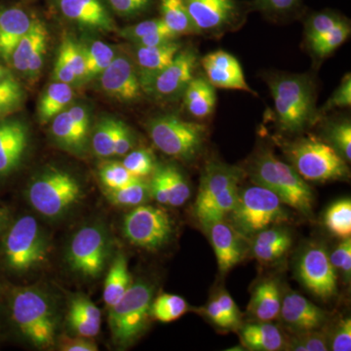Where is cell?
I'll return each mask as SVG.
<instances>
[{
  "label": "cell",
  "instance_id": "obj_3",
  "mask_svg": "<svg viewBox=\"0 0 351 351\" xmlns=\"http://www.w3.org/2000/svg\"><path fill=\"white\" fill-rule=\"evenodd\" d=\"M252 176L260 186L276 193L283 204L309 216L313 212V191L297 171L279 160L271 152H263L256 158Z\"/></svg>",
  "mask_w": 351,
  "mask_h": 351
},
{
  "label": "cell",
  "instance_id": "obj_55",
  "mask_svg": "<svg viewBox=\"0 0 351 351\" xmlns=\"http://www.w3.org/2000/svg\"><path fill=\"white\" fill-rule=\"evenodd\" d=\"M351 105V77L350 73L341 80V85L334 92L325 106V110L332 108L350 107Z\"/></svg>",
  "mask_w": 351,
  "mask_h": 351
},
{
  "label": "cell",
  "instance_id": "obj_20",
  "mask_svg": "<svg viewBox=\"0 0 351 351\" xmlns=\"http://www.w3.org/2000/svg\"><path fill=\"white\" fill-rule=\"evenodd\" d=\"M279 315L286 324L301 332L318 329L327 319L325 311L295 292L284 295Z\"/></svg>",
  "mask_w": 351,
  "mask_h": 351
},
{
  "label": "cell",
  "instance_id": "obj_19",
  "mask_svg": "<svg viewBox=\"0 0 351 351\" xmlns=\"http://www.w3.org/2000/svg\"><path fill=\"white\" fill-rule=\"evenodd\" d=\"M201 64L206 73L208 82L214 87L240 90L254 94L245 80L243 69L239 60L230 53L223 50L209 53L203 58Z\"/></svg>",
  "mask_w": 351,
  "mask_h": 351
},
{
  "label": "cell",
  "instance_id": "obj_49",
  "mask_svg": "<svg viewBox=\"0 0 351 351\" xmlns=\"http://www.w3.org/2000/svg\"><path fill=\"white\" fill-rule=\"evenodd\" d=\"M291 350L297 351H326L328 339L324 334L313 331L302 332L301 336L289 343Z\"/></svg>",
  "mask_w": 351,
  "mask_h": 351
},
{
  "label": "cell",
  "instance_id": "obj_59",
  "mask_svg": "<svg viewBox=\"0 0 351 351\" xmlns=\"http://www.w3.org/2000/svg\"><path fill=\"white\" fill-rule=\"evenodd\" d=\"M216 299L221 309H223V313H226V317L232 323V329L239 327L240 320H241V313H240L239 307H237L235 302L233 301L232 298L225 291H221Z\"/></svg>",
  "mask_w": 351,
  "mask_h": 351
},
{
  "label": "cell",
  "instance_id": "obj_12",
  "mask_svg": "<svg viewBox=\"0 0 351 351\" xmlns=\"http://www.w3.org/2000/svg\"><path fill=\"white\" fill-rule=\"evenodd\" d=\"M298 274L304 287L316 297L328 300L337 293L338 276L324 248L311 246L302 253Z\"/></svg>",
  "mask_w": 351,
  "mask_h": 351
},
{
  "label": "cell",
  "instance_id": "obj_57",
  "mask_svg": "<svg viewBox=\"0 0 351 351\" xmlns=\"http://www.w3.org/2000/svg\"><path fill=\"white\" fill-rule=\"evenodd\" d=\"M151 195L154 200L162 205H169V195L160 167L156 166V169L152 172V178L149 182Z\"/></svg>",
  "mask_w": 351,
  "mask_h": 351
},
{
  "label": "cell",
  "instance_id": "obj_22",
  "mask_svg": "<svg viewBox=\"0 0 351 351\" xmlns=\"http://www.w3.org/2000/svg\"><path fill=\"white\" fill-rule=\"evenodd\" d=\"M208 230L218 261L219 271L225 274L241 262L243 258L242 235L225 221L212 223L208 226Z\"/></svg>",
  "mask_w": 351,
  "mask_h": 351
},
{
  "label": "cell",
  "instance_id": "obj_5",
  "mask_svg": "<svg viewBox=\"0 0 351 351\" xmlns=\"http://www.w3.org/2000/svg\"><path fill=\"white\" fill-rule=\"evenodd\" d=\"M269 87L281 128L288 132L304 130L315 113L313 88L308 78L277 75L270 80Z\"/></svg>",
  "mask_w": 351,
  "mask_h": 351
},
{
  "label": "cell",
  "instance_id": "obj_61",
  "mask_svg": "<svg viewBox=\"0 0 351 351\" xmlns=\"http://www.w3.org/2000/svg\"><path fill=\"white\" fill-rule=\"evenodd\" d=\"M177 38L173 32L170 31L157 32L154 34H149L145 38L138 39L136 41V45L145 46V47H154V46L163 45L171 41H174Z\"/></svg>",
  "mask_w": 351,
  "mask_h": 351
},
{
  "label": "cell",
  "instance_id": "obj_9",
  "mask_svg": "<svg viewBox=\"0 0 351 351\" xmlns=\"http://www.w3.org/2000/svg\"><path fill=\"white\" fill-rule=\"evenodd\" d=\"M147 131L159 151L182 160H191L202 147L206 129L195 122L167 114L152 119Z\"/></svg>",
  "mask_w": 351,
  "mask_h": 351
},
{
  "label": "cell",
  "instance_id": "obj_38",
  "mask_svg": "<svg viewBox=\"0 0 351 351\" xmlns=\"http://www.w3.org/2000/svg\"><path fill=\"white\" fill-rule=\"evenodd\" d=\"M189 311L188 302L177 295L162 294L152 301L151 315L162 323H170L181 318Z\"/></svg>",
  "mask_w": 351,
  "mask_h": 351
},
{
  "label": "cell",
  "instance_id": "obj_29",
  "mask_svg": "<svg viewBox=\"0 0 351 351\" xmlns=\"http://www.w3.org/2000/svg\"><path fill=\"white\" fill-rule=\"evenodd\" d=\"M184 105L195 119H205L213 113L217 96L215 87L204 77H193L184 92Z\"/></svg>",
  "mask_w": 351,
  "mask_h": 351
},
{
  "label": "cell",
  "instance_id": "obj_50",
  "mask_svg": "<svg viewBox=\"0 0 351 351\" xmlns=\"http://www.w3.org/2000/svg\"><path fill=\"white\" fill-rule=\"evenodd\" d=\"M105 1L117 15L132 18L147 12L154 0H105Z\"/></svg>",
  "mask_w": 351,
  "mask_h": 351
},
{
  "label": "cell",
  "instance_id": "obj_46",
  "mask_svg": "<svg viewBox=\"0 0 351 351\" xmlns=\"http://www.w3.org/2000/svg\"><path fill=\"white\" fill-rule=\"evenodd\" d=\"M341 19L337 14L324 11L314 14L308 20L306 25V40L309 45L322 38L323 36L334 29Z\"/></svg>",
  "mask_w": 351,
  "mask_h": 351
},
{
  "label": "cell",
  "instance_id": "obj_24",
  "mask_svg": "<svg viewBox=\"0 0 351 351\" xmlns=\"http://www.w3.org/2000/svg\"><path fill=\"white\" fill-rule=\"evenodd\" d=\"M180 50L181 45L175 41L154 47L137 46L136 69L142 89L145 91L147 89L152 80L174 60Z\"/></svg>",
  "mask_w": 351,
  "mask_h": 351
},
{
  "label": "cell",
  "instance_id": "obj_42",
  "mask_svg": "<svg viewBox=\"0 0 351 351\" xmlns=\"http://www.w3.org/2000/svg\"><path fill=\"white\" fill-rule=\"evenodd\" d=\"M58 54L64 58L75 73L77 83L86 82V61L82 44L75 43L71 38H64Z\"/></svg>",
  "mask_w": 351,
  "mask_h": 351
},
{
  "label": "cell",
  "instance_id": "obj_35",
  "mask_svg": "<svg viewBox=\"0 0 351 351\" xmlns=\"http://www.w3.org/2000/svg\"><path fill=\"white\" fill-rule=\"evenodd\" d=\"M327 230L341 239H350L351 235V201L345 198L332 203L324 217Z\"/></svg>",
  "mask_w": 351,
  "mask_h": 351
},
{
  "label": "cell",
  "instance_id": "obj_45",
  "mask_svg": "<svg viewBox=\"0 0 351 351\" xmlns=\"http://www.w3.org/2000/svg\"><path fill=\"white\" fill-rule=\"evenodd\" d=\"M122 164L132 175L137 178H144L152 174L156 166L154 154L145 149L129 152Z\"/></svg>",
  "mask_w": 351,
  "mask_h": 351
},
{
  "label": "cell",
  "instance_id": "obj_51",
  "mask_svg": "<svg viewBox=\"0 0 351 351\" xmlns=\"http://www.w3.org/2000/svg\"><path fill=\"white\" fill-rule=\"evenodd\" d=\"M330 261L335 269H339L346 280H350L351 274V239H343L336 249L329 255Z\"/></svg>",
  "mask_w": 351,
  "mask_h": 351
},
{
  "label": "cell",
  "instance_id": "obj_6",
  "mask_svg": "<svg viewBox=\"0 0 351 351\" xmlns=\"http://www.w3.org/2000/svg\"><path fill=\"white\" fill-rule=\"evenodd\" d=\"M154 301V288L145 281L132 283L126 294L110 307L108 325L119 346H128L145 332Z\"/></svg>",
  "mask_w": 351,
  "mask_h": 351
},
{
  "label": "cell",
  "instance_id": "obj_4",
  "mask_svg": "<svg viewBox=\"0 0 351 351\" xmlns=\"http://www.w3.org/2000/svg\"><path fill=\"white\" fill-rule=\"evenodd\" d=\"M82 184L66 171L49 168L34 177L27 189V199L38 213L48 219L68 214L82 200Z\"/></svg>",
  "mask_w": 351,
  "mask_h": 351
},
{
  "label": "cell",
  "instance_id": "obj_13",
  "mask_svg": "<svg viewBox=\"0 0 351 351\" xmlns=\"http://www.w3.org/2000/svg\"><path fill=\"white\" fill-rule=\"evenodd\" d=\"M51 122V134L60 147L76 156H82L86 152L91 124L87 107L71 106Z\"/></svg>",
  "mask_w": 351,
  "mask_h": 351
},
{
  "label": "cell",
  "instance_id": "obj_52",
  "mask_svg": "<svg viewBox=\"0 0 351 351\" xmlns=\"http://www.w3.org/2000/svg\"><path fill=\"white\" fill-rule=\"evenodd\" d=\"M135 138L133 132L121 120H115L114 129V156H126L131 152Z\"/></svg>",
  "mask_w": 351,
  "mask_h": 351
},
{
  "label": "cell",
  "instance_id": "obj_43",
  "mask_svg": "<svg viewBox=\"0 0 351 351\" xmlns=\"http://www.w3.org/2000/svg\"><path fill=\"white\" fill-rule=\"evenodd\" d=\"M350 34V25L346 20H341L334 29L327 32L322 38L311 44V49L321 58L327 57L338 49Z\"/></svg>",
  "mask_w": 351,
  "mask_h": 351
},
{
  "label": "cell",
  "instance_id": "obj_21",
  "mask_svg": "<svg viewBox=\"0 0 351 351\" xmlns=\"http://www.w3.org/2000/svg\"><path fill=\"white\" fill-rule=\"evenodd\" d=\"M241 176V172L237 168L225 164H209L203 173L199 191L196 197V218L199 219L211 203L230 184L239 182Z\"/></svg>",
  "mask_w": 351,
  "mask_h": 351
},
{
  "label": "cell",
  "instance_id": "obj_7",
  "mask_svg": "<svg viewBox=\"0 0 351 351\" xmlns=\"http://www.w3.org/2000/svg\"><path fill=\"white\" fill-rule=\"evenodd\" d=\"M230 215L232 226L242 237L256 235L288 219L280 198L260 184L239 191L237 204Z\"/></svg>",
  "mask_w": 351,
  "mask_h": 351
},
{
  "label": "cell",
  "instance_id": "obj_23",
  "mask_svg": "<svg viewBox=\"0 0 351 351\" xmlns=\"http://www.w3.org/2000/svg\"><path fill=\"white\" fill-rule=\"evenodd\" d=\"M36 17L19 6L0 8V56L10 61L21 38L31 29Z\"/></svg>",
  "mask_w": 351,
  "mask_h": 351
},
{
  "label": "cell",
  "instance_id": "obj_32",
  "mask_svg": "<svg viewBox=\"0 0 351 351\" xmlns=\"http://www.w3.org/2000/svg\"><path fill=\"white\" fill-rule=\"evenodd\" d=\"M160 11L161 19L176 36L198 34L184 0H160Z\"/></svg>",
  "mask_w": 351,
  "mask_h": 351
},
{
  "label": "cell",
  "instance_id": "obj_28",
  "mask_svg": "<svg viewBox=\"0 0 351 351\" xmlns=\"http://www.w3.org/2000/svg\"><path fill=\"white\" fill-rule=\"evenodd\" d=\"M292 237L280 228H269L256 234L253 254L257 260L270 263L278 260L290 249Z\"/></svg>",
  "mask_w": 351,
  "mask_h": 351
},
{
  "label": "cell",
  "instance_id": "obj_44",
  "mask_svg": "<svg viewBox=\"0 0 351 351\" xmlns=\"http://www.w3.org/2000/svg\"><path fill=\"white\" fill-rule=\"evenodd\" d=\"M100 179L107 191H114L123 188L126 184H130L137 177L131 174L124 167L123 164L119 162H107L103 164L100 168Z\"/></svg>",
  "mask_w": 351,
  "mask_h": 351
},
{
  "label": "cell",
  "instance_id": "obj_18",
  "mask_svg": "<svg viewBox=\"0 0 351 351\" xmlns=\"http://www.w3.org/2000/svg\"><path fill=\"white\" fill-rule=\"evenodd\" d=\"M191 19L198 34L223 29L237 19V0H184Z\"/></svg>",
  "mask_w": 351,
  "mask_h": 351
},
{
  "label": "cell",
  "instance_id": "obj_2",
  "mask_svg": "<svg viewBox=\"0 0 351 351\" xmlns=\"http://www.w3.org/2000/svg\"><path fill=\"white\" fill-rule=\"evenodd\" d=\"M49 254V241L34 217L11 221L0 237V260L7 271L24 274L40 267Z\"/></svg>",
  "mask_w": 351,
  "mask_h": 351
},
{
  "label": "cell",
  "instance_id": "obj_36",
  "mask_svg": "<svg viewBox=\"0 0 351 351\" xmlns=\"http://www.w3.org/2000/svg\"><path fill=\"white\" fill-rule=\"evenodd\" d=\"M239 182H234L230 184L207 208L206 211L198 219L203 226L208 228L212 223L223 221L230 214L239 198Z\"/></svg>",
  "mask_w": 351,
  "mask_h": 351
},
{
  "label": "cell",
  "instance_id": "obj_63",
  "mask_svg": "<svg viewBox=\"0 0 351 351\" xmlns=\"http://www.w3.org/2000/svg\"><path fill=\"white\" fill-rule=\"evenodd\" d=\"M8 75V73H7V71L5 69L2 68L1 66H0V80H3L4 77H6V76Z\"/></svg>",
  "mask_w": 351,
  "mask_h": 351
},
{
  "label": "cell",
  "instance_id": "obj_31",
  "mask_svg": "<svg viewBox=\"0 0 351 351\" xmlns=\"http://www.w3.org/2000/svg\"><path fill=\"white\" fill-rule=\"evenodd\" d=\"M131 285L132 278L127 258L123 253H119L113 258L105 280L104 301L108 308L121 300Z\"/></svg>",
  "mask_w": 351,
  "mask_h": 351
},
{
  "label": "cell",
  "instance_id": "obj_27",
  "mask_svg": "<svg viewBox=\"0 0 351 351\" xmlns=\"http://www.w3.org/2000/svg\"><path fill=\"white\" fill-rule=\"evenodd\" d=\"M240 338L243 345L252 350L277 351L286 346L279 328L265 321L245 325L240 331Z\"/></svg>",
  "mask_w": 351,
  "mask_h": 351
},
{
  "label": "cell",
  "instance_id": "obj_60",
  "mask_svg": "<svg viewBox=\"0 0 351 351\" xmlns=\"http://www.w3.org/2000/svg\"><path fill=\"white\" fill-rule=\"evenodd\" d=\"M205 311H206L208 317H209L212 322L216 324L217 326L225 328V329H232V323H230V321L226 317V313H223L217 299L212 300V301L208 304Z\"/></svg>",
  "mask_w": 351,
  "mask_h": 351
},
{
  "label": "cell",
  "instance_id": "obj_17",
  "mask_svg": "<svg viewBox=\"0 0 351 351\" xmlns=\"http://www.w3.org/2000/svg\"><path fill=\"white\" fill-rule=\"evenodd\" d=\"M100 84L106 94L122 101L137 100L142 90L135 64L124 55L115 56L101 73Z\"/></svg>",
  "mask_w": 351,
  "mask_h": 351
},
{
  "label": "cell",
  "instance_id": "obj_64",
  "mask_svg": "<svg viewBox=\"0 0 351 351\" xmlns=\"http://www.w3.org/2000/svg\"><path fill=\"white\" fill-rule=\"evenodd\" d=\"M0 293H1V285H0Z\"/></svg>",
  "mask_w": 351,
  "mask_h": 351
},
{
  "label": "cell",
  "instance_id": "obj_48",
  "mask_svg": "<svg viewBox=\"0 0 351 351\" xmlns=\"http://www.w3.org/2000/svg\"><path fill=\"white\" fill-rule=\"evenodd\" d=\"M164 31H170V29H168L167 25H165L162 19L147 20L138 23V24L131 25V27H125V29L120 31V36L122 38L128 39L132 43H136L138 39L145 38V36H149V34Z\"/></svg>",
  "mask_w": 351,
  "mask_h": 351
},
{
  "label": "cell",
  "instance_id": "obj_53",
  "mask_svg": "<svg viewBox=\"0 0 351 351\" xmlns=\"http://www.w3.org/2000/svg\"><path fill=\"white\" fill-rule=\"evenodd\" d=\"M300 0H255L253 8L267 14H286L292 12L299 5Z\"/></svg>",
  "mask_w": 351,
  "mask_h": 351
},
{
  "label": "cell",
  "instance_id": "obj_39",
  "mask_svg": "<svg viewBox=\"0 0 351 351\" xmlns=\"http://www.w3.org/2000/svg\"><path fill=\"white\" fill-rule=\"evenodd\" d=\"M159 167L162 172L166 188H167L170 206H182L191 196V189L186 178L174 165H159Z\"/></svg>",
  "mask_w": 351,
  "mask_h": 351
},
{
  "label": "cell",
  "instance_id": "obj_47",
  "mask_svg": "<svg viewBox=\"0 0 351 351\" xmlns=\"http://www.w3.org/2000/svg\"><path fill=\"white\" fill-rule=\"evenodd\" d=\"M330 138L334 149L341 154L345 160L351 159V124L348 120L339 122L331 126L329 130Z\"/></svg>",
  "mask_w": 351,
  "mask_h": 351
},
{
  "label": "cell",
  "instance_id": "obj_58",
  "mask_svg": "<svg viewBox=\"0 0 351 351\" xmlns=\"http://www.w3.org/2000/svg\"><path fill=\"white\" fill-rule=\"evenodd\" d=\"M60 350L63 351H97L98 346L92 341V339L76 336L62 337L59 341Z\"/></svg>",
  "mask_w": 351,
  "mask_h": 351
},
{
  "label": "cell",
  "instance_id": "obj_56",
  "mask_svg": "<svg viewBox=\"0 0 351 351\" xmlns=\"http://www.w3.org/2000/svg\"><path fill=\"white\" fill-rule=\"evenodd\" d=\"M47 39L48 34H46L38 41L34 52H32V57L29 58L25 75L31 80L36 78L40 73L41 69H43L44 59H45L46 48H47Z\"/></svg>",
  "mask_w": 351,
  "mask_h": 351
},
{
  "label": "cell",
  "instance_id": "obj_14",
  "mask_svg": "<svg viewBox=\"0 0 351 351\" xmlns=\"http://www.w3.org/2000/svg\"><path fill=\"white\" fill-rule=\"evenodd\" d=\"M197 64V56L191 49L180 50L174 60L152 80L145 91L160 99H175L184 94Z\"/></svg>",
  "mask_w": 351,
  "mask_h": 351
},
{
  "label": "cell",
  "instance_id": "obj_37",
  "mask_svg": "<svg viewBox=\"0 0 351 351\" xmlns=\"http://www.w3.org/2000/svg\"><path fill=\"white\" fill-rule=\"evenodd\" d=\"M86 61V82L100 76L110 66L117 54L112 47L100 40H94L88 45H83Z\"/></svg>",
  "mask_w": 351,
  "mask_h": 351
},
{
  "label": "cell",
  "instance_id": "obj_10",
  "mask_svg": "<svg viewBox=\"0 0 351 351\" xmlns=\"http://www.w3.org/2000/svg\"><path fill=\"white\" fill-rule=\"evenodd\" d=\"M110 255V237L99 223L80 228L69 242L66 262L69 269L86 278H98Z\"/></svg>",
  "mask_w": 351,
  "mask_h": 351
},
{
  "label": "cell",
  "instance_id": "obj_33",
  "mask_svg": "<svg viewBox=\"0 0 351 351\" xmlns=\"http://www.w3.org/2000/svg\"><path fill=\"white\" fill-rule=\"evenodd\" d=\"M46 34H48L46 25L36 18L31 29L21 38L19 43L16 45L15 49L13 50L12 55H11L10 61L9 62L12 63V66L16 71L25 75L29 58L32 57L36 44Z\"/></svg>",
  "mask_w": 351,
  "mask_h": 351
},
{
  "label": "cell",
  "instance_id": "obj_16",
  "mask_svg": "<svg viewBox=\"0 0 351 351\" xmlns=\"http://www.w3.org/2000/svg\"><path fill=\"white\" fill-rule=\"evenodd\" d=\"M27 124L18 119H0V181L20 167L29 147Z\"/></svg>",
  "mask_w": 351,
  "mask_h": 351
},
{
  "label": "cell",
  "instance_id": "obj_34",
  "mask_svg": "<svg viewBox=\"0 0 351 351\" xmlns=\"http://www.w3.org/2000/svg\"><path fill=\"white\" fill-rule=\"evenodd\" d=\"M108 197L117 206H140L152 197L149 184L142 178H137L123 188L108 191Z\"/></svg>",
  "mask_w": 351,
  "mask_h": 351
},
{
  "label": "cell",
  "instance_id": "obj_11",
  "mask_svg": "<svg viewBox=\"0 0 351 351\" xmlns=\"http://www.w3.org/2000/svg\"><path fill=\"white\" fill-rule=\"evenodd\" d=\"M174 232L167 212L152 205L134 208L123 219V233L131 244L145 250H158L167 244Z\"/></svg>",
  "mask_w": 351,
  "mask_h": 351
},
{
  "label": "cell",
  "instance_id": "obj_62",
  "mask_svg": "<svg viewBox=\"0 0 351 351\" xmlns=\"http://www.w3.org/2000/svg\"><path fill=\"white\" fill-rule=\"evenodd\" d=\"M11 223L10 212L6 207L0 205V237L5 232L7 226Z\"/></svg>",
  "mask_w": 351,
  "mask_h": 351
},
{
  "label": "cell",
  "instance_id": "obj_25",
  "mask_svg": "<svg viewBox=\"0 0 351 351\" xmlns=\"http://www.w3.org/2000/svg\"><path fill=\"white\" fill-rule=\"evenodd\" d=\"M68 324L76 336L94 338L100 332V309L89 298L76 295L69 300Z\"/></svg>",
  "mask_w": 351,
  "mask_h": 351
},
{
  "label": "cell",
  "instance_id": "obj_40",
  "mask_svg": "<svg viewBox=\"0 0 351 351\" xmlns=\"http://www.w3.org/2000/svg\"><path fill=\"white\" fill-rule=\"evenodd\" d=\"M115 119L104 117L95 126L91 134V147L94 154L101 158L114 156Z\"/></svg>",
  "mask_w": 351,
  "mask_h": 351
},
{
  "label": "cell",
  "instance_id": "obj_30",
  "mask_svg": "<svg viewBox=\"0 0 351 351\" xmlns=\"http://www.w3.org/2000/svg\"><path fill=\"white\" fill-rule=\"evenodd\" d=\"M75 97V91L68 83L55 82L44 90L38 103V119L40 123L52 121L56 115L66 110Z\"/></svg>",
  "mask_w": 351,
  "mask_h": 351
},
{
  "label": "cell",
  "instance_id": "obj_15",
  "mask_svg": "<svg viewBox=\"0 0 351 351\" xmlns=\"http://www.w3.org/2000/svg\"><path fill=\"white\" fill-rule=\"evenodd\" d=\"M64 19L89 31H117L110 7L105 0H53Z\"/></svg>",
  "mask_w": 351,
  "mask_h": 351
},
{
  "label": "cell",
  "instance_id": "obj_54",
  "mask_svg": "<svg viewBox=\"0 0 351 351\" xmlns=\"http://www.w3.org/2000/svg\"><path fill=\"white\" fill-rule=\"evenodd\" d=\"M334 351L351 350V320L345 318L339 322L338 326L335 329L334 335L330 346Z\"/></svg>",
  "mask_w": 351,
  "mask_h": 351
},
{
  "label": "cell",
  "instance_id": "obj_26",
  "mask_svg": "<svg viewBox=\"0 0 351 351\" xmlns=\"http://www.w3.org/2000/svg\"><path fill=\"white\" fill-rule=\"evenodd\" d=\"M280 289L276 279H265L254 290L249 311L258 321L276 319L280 314L281 308Z\"/></svg>",
  "mask_w": 351,
  "mask_h": 351
},
{
  "label": "cell",
  "instance_id": "obj_1",
  "mask_svg": "<svg viewBox=\"0 0 351 351\" xmlns=\"http://www.w3.org/2000/svg\"><path fill=\"white\" fill-rule=\"evenodd\" d=\"M7 308L14 328L25 341L38 348L54 346L57 315L45 292L36 287L14 288Z\"/></svg>",
  "mask_w": 351,
  "mask_h": 351
},
{
  "label": "cell",
  "instance_id": "obj_41",
  "mask_svg": "<svg viewBox=\"0 0 351 351\" xmlns=\"http://www.w3.org/2000/svg\"><path fill=\"white\" fill-rule=\"evenodd\" d=\"M24 92L20 83L11 75L0 80V119L10 117L22 106Z\"/></svg>",
  "mask_w": 351,
  "mask_h": 351
},
{
  "label": "cell",
  "instance_id": "obj_8",
  "mask_svg": "<svg viewBox=\"0 0 351 351\" xmlns=\"http://www.w3.org/2000/svg\"><path fill=\"white\" fill-rule=\"evenodd\" d=\"M286 154L294 169L306 181L326 182L348 177L345 159L332 145L314 137L289 145Z\"/></svg>",
  "mask_w": 351,
  "mask_h": 351
}]
</instances>
